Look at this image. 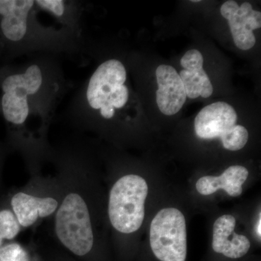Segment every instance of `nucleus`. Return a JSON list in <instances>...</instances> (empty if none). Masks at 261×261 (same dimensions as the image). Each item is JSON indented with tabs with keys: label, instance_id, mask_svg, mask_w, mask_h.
Returning <instances> with one entry per match:
<instances>
[{
	"label": "nucleus",
	"instance_id": "nucleus-4",
	"mask_svg": "<svg viewBox=\"0 0 261 261\" xmlns=\"http://www.w3.org/2000/svg\"><path fill=\"white\" fill-rule=\"evenodd\" d=\"M61 189L56 175L31 176L21 189L10 198V208L22 229L35 226L44 219H51L61 200Z\"/></svg>",
	"mask_w": 261,
	"mask_h": 261
},
{
	"label": "nucleus",
	"instance_id": "nucleus-5",
	"mask_svg": "<svg viewBox=\"0 0 261 261\" xmlns=\"http://www.w3.org/2000/svg\"><path fill=\"white\" fill-rule=\"evenodd\" d=\"M237 121L238 115L232 106L224 102L213 103L196 116L195 134L202 140L220 139L227 150H240L248 142L249 134Z\"/></svg>",
	"mask_w": 261,
	"mask_h": 261
},
{
	"label": "nucleus",
	"instance_id": "nucleus-12",
	"mask_svg": "<svg viewBox=\"0 0 261 261\" xmlns=\"http://www.w3.org/2000/svg\"><path fill=\"white\" fill-rule=\"evenodd\" d=\"M249 176V171L243 166H231L220 176H205L199 178L195 187L202 195H211L219 190H224L231 197L243 194V185Z\"/></svg>",
	"mask_w": 261,
	"mask_h": 261
},
{
	"label": "nucleus",
	"instance_id": "nucleus-17",
	"mask_svg": "<svg viewBox=\"0 0 261 261\" xmlns=\"http://www.w3.org/2000/svg\"><path fill=\"white\" fill-rule=\"evenodd\" d=\"M192 3H200V0H193V1H192Z\"/></svg>",
	"mask_w": 261,
	"mask_h": 261
},
{
	"label": "nucleus",
	"instance_id": "nucleus-2",
	"mask_svg": "<svg viewBox=\"0 0 261 261\" xmlns=\"http://www.w3.org/2000/svg\"><path fill=\"white\" fill-rule=\"evenodd\" d=\"M47 70L32 63L20 73L9 75L2 83L1 108L5 121L21 132V149L31 176L42 173L46 160L36 145L31 124L33 116L48 90Z\"/></svg>",
	"mask_w": 261,
	"mask_h": 261
},
{
	"label": "nucleus",
	"instance_id": "nucleus-9",
	"mask_svg": "<svg viewBox=\"0 0 261 261\" xmlns=\"http://www.w3.org/2000/svg\"><path fill=\"white\" fill-rule=\"evenodd\" d=\"M35 10L32 0H0V29L10 42L18 43L28 37L31 18Z\"/></svg>",
	"mask_w": 261,
	"mask_h": 261
},
{
	"label": "nucleus",
	"instance_id": "nucleus-11",
	"mask_svg": "<svg viewBox=\"0 0 261 261\" xmlns=\"http://www.w3.org/2000/svg\"><path fill=\"white\" fill-rule=\"evenodd\" d=\"M236 219L232 215L220 216L213 226V250L231 259L245 256L251 247L245 235L234 232Z\"/></svg>",
	"mask_w": 261,
	"mask_h": 261
},
{
	"label": "nucleus",
	"instance_id": "nucleus-7",
	"mask_svg": "<svg viewBox=\"0 0 261 261\" xmlns=\"http://www.w3.org/2000/svg\"><path fill=\"white\" fill-rule=\"evenodd\" d=\"M126 71L121 69H102L91 75L85 90L89 108L99 111L105 119H112L116 110L126 106L129 91L125 85Z\"/></svg>",
	"mask_w": 261,
	"mask_h": 261
},
{
	"label": "nucleus",
	"instance_id": "nucleus-14",
	"mask_svg": "<svg viewBox=\"0 0 261 261\" xmlns=\"http://www.w3.org/2000/svg\"><path fill=\"white\" fill-rule=\"evenodd\" d=\"M22 228L11 208L0 210V247L5 240H13L21 231Z\"/></svg>",
	"mask_w": 261,
	"mask_h": 261
},
{
	"label": "nucleus",
	"instance_id": "nucleus-13",
	"mask_svg": "<svg viewBox=\"0 0 261 261\" xmlns=\"http://www.w3.org/2000/svg\"><path fill=\"white\" fill-rule=\"evenodd\" d=\"M181 78L187 97L190 99L202 97L207 98L214 92L212 84L203 67L185 68L180 72Z\"/></svg>",
	"mask_w": 261,
	"mask_h": 261
},
{
	"label": "nucleus",
	"instance_id": "nucleus-6",
	"mask_svg": "<svg viewBox=\"0 0 261 261\" xmlns=\"http://www.w3.org/2000/svg\"><path fill=\"white\" fill-rule=\"evenodd\" d=\"M149 244L161 261L186 260L187 223L181 211L169 207L158 212L151 221Z\"/></svg>",
	"mask_w": 261,
	"mask_h": 261
},
{
	"label": "nucleus",
	"instance_id": "nucleus-15",
	"mask_svg": "<svg viewBox=\"0 0 261 261\" xmlns=\"http://www.w3.org/2000/svg\"><path fill=\"white\" fill-rule=\"evenodd\" d=\"M0 261H30V255L20 244L10 243L0 247Z\"/></svg>",
	"mask_w": 261,
	"mask_h": 261
},
{
	"label": "nucleus",
	"instance_id": "nucleus-10",
	"mask_svg": "<svg viewBox=\"0 0 261 261\" xmlns=\"http://www.w3.org/2000/svg\"><path fill=\"white\" fill-rule=\"evenodd\" d=\"M159 89L156 101L160 111L166 116L179 112L187 99V94L179 74L172 66L161 65L156 70Z\"/></svg>",
	"mask_w": 261,
	"mask_h": 261
},
{
	"label": "nucleus",
	"instance_id": "nucleus-1",
	"mask_svg": "<svg viewBox=\"0 0 261 261\" xmlns=\"http://www.w3.org/2000/svg\"><path fill=\"white\" fill-rule=\"evenodd\" d=\"M61 200L51 218L53 238L79 257L89 256L102 238V193L92 165L83 149L53 152Z\"/></svg>",
	"mask_w": 261,
	"mask_h": 261
},
{
	"label": "nucleus",
	"instance_id": "nucleus-8",
	"mask_svg": "<svg viewBox=\"0 0 261 261\" xmlns=\"http://www.w3.org/2000/svg\"><path fill=\"white\" fill-rule=\"evenodd\" d=\"M221 14L227 19L235 45L242 50H248L256 42L253 31L261 27V13L253 10L250 3L241 6L232 0L221 7Z\"/></svg>",
	"mask_w": 261,
	"mask_h": 261
},
{
	"label": "nucleus",
	"instance_id": "nucleus-16",
	"mask_svg": "<svg viewBox=\"0 0 261 261\" xmlns=\"http://www.w3.org/2000/svg\"><path fill=\"white\" fill-rule=\"evenodd\" d=\"M260 216H259V220L258 221H257V228H256V231H257V236H259V238L260 239V235H261V231H260Z\"/></svg>",
	"mask_w": 261,
	"mask_h": 261
},
{
	"label": "nucleus",
	"instance_id": "nucleus-3",
	"mask_svg": "<svg viewBox=\"0 0 261 261\" xmlns=\"http://www.w3.org/2000/svg\"><path fill=\"white\" fill-rule=\"evenodd\" d=\"M148 185L136 173H125L116 178L108 193L106 214L113 231L130 236L142 227L145 216Z\"/></svg>",
	"mask_w": 261,
	"mask_h": 261
}]
</instances>
